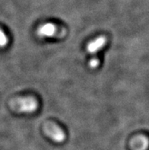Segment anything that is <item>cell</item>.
Returning <instances> with one entry per match:
<instances>
[{"mask_svg": "<svg viewBox=\"0 0 149 150\" xmlns=\"http://www.w3.org/2000/svg\"><path fill=\"white\" fill-rule=\"evenodd\" d=\"M148 139L144 136H138L132 139L130 146L132 150H146L148 147Z\"/></svg>", "mask_w": 149, "mask_h": 150, "instance_id": "5", "label": "cell"}, {"mask_svg": "<svg viewBox=\"0 0 149 150\" xmlns=\"http://www.w3.org/2000/svg\"><path fill=\"white\" fill-rule=\"evenodd\" d=\"M14 110L22 113H33L37 110L38 107L37 101L31 97L16 99L11 102Z\"/></svg>", "mask_w": 149, "mask_h": 150, "instance_id": "1", "label": "cell"}, {"mask_svg": "<svg viewBox=\"0 0 149 150\" xmlns=\"http://www.w3.org/2000/svg\"><path fill=\"white\" fill-rule=\"evenodd\" d=\"M99 63H100V61L97 58H95V59H91V61L89 62V67H91V69H95L98 67Z\"/></svg>", "mask_w": 149, "mask_h": 150, "instance_id": "7", "label": "cell"}, {"mask_svg": "<svg viewBox=\"0 0 149 150\" xmlns=\"http://www.w3.org/2000/svg\"><path fill=\"white\" fill-rule=\"evenodd\" d=\"M107 43V38L104 36L99 37L95 40L90 42L87 46V51L90 54H93L102 49Z\"/></svg>", "mask_w": 149, "mask_h": 150, "instance_id": "4", "label": "cell"}, {"mask_svg": "<svg viewBox=\"0 0 149 150\" xmlns=\"http://www.w3.org/2000/svg\"><path fill=\"white\" fill-rule=\"evenodd\" d=\"M44 133L56 143H62L65 140L66 135L60 127L53 123H46L44 127Z\"/></svg>", "mask_w": 149, "mask_h": 150, "instance_id": "2", "label": "cell"}, {"mask_svg": "<svg viewBox=\"0 0 149 150\" xmlns=\"http://www.w3.org/2000/svg\"><path fill=\"white\" fill-rule=\"evenodd\" d=\"M37 34L41 38H53L56 37V35L62 37L66 33H61L60 30H59L56 25L53 23H46L39 27L37 30Z\"/></svg>", "mask_w": 149, "mask_h": 150, "instance_id": "3", "label": "cell"}, {"mask_svg": "<svg viewBox=\"0 0 149 150\" xmlns=\"http://www.w3.org/2000/svg\"><path fill=\"white\" fill-rule=\"evenodd\" d=\"M8 44V38L6 35L0 30V47H5Z\"/></svg>", "mask_w": 149, "mask_h": 150, "instance_id": "6", "label": "cell"}]
</instances>
